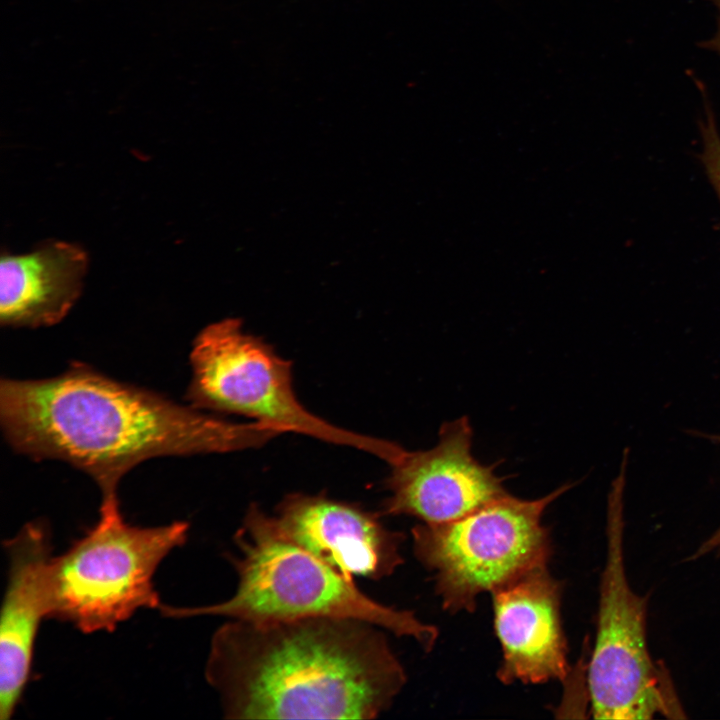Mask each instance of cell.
Wrapping results in <instances>:
<instances>
[{
  "instance_id": "8",
  "label": "cell",
  "mask_w": 720,
  "mask_h": 720,
  "mask_svg": "<svg viewBox=\"0 0 720 720\" xmlns=\"http://www.w3.org/2000/svg\"><path fill=\"white\" fill-rule=\"evenodd\" d=\"M473 430L466 416L441 425L437 444L407 451L390 464L383 515H409L425 524L457 520L508 492L496 465L472 453Z\"/></svg>"
},
{
  "instance_id": "12",
  "label": "cell",
  "mask_w": 720,
  "mask_h": 720,
  "mask_svg": "<svg viewBox=\"0 0 720 720\" xmlns=\"http://www.w3.org/2000/svg\"><path fill=\"white\" fill-rule=\"evenodd\" d=\"M87 264L85 251L64 241H48L25 254L2 255L1 324L38 328L60 322L81 294Z\"/></svg>"
},
{
  "instance_id": "6",
  "label": "cell",
  "mask_w": 720,
  "mask_h": 720,
  "mask_svg": "<svg viewBox=\"0 0 720 720\" xmlns=\"http://www.w3.org/2000/svg\"><path fill=\"white\" fill-rule=\"evenodd\" d=\"M189 405L254 419L284 433H300L356 448L389 465L403 448L397 443L343 429L311 413L297 398L292 363L262 338L246 333L239 319L203 328L190 352Z\"/></svg>"
},
{
  "instance_id": "1",
  "label": "cell",
  "mask_w": 720,
  "mask_h": 720,
  "mask_svg": "<svg viewBox=\"0 0 720 720\" xmlns=\"http://www.w3.org/2000/svg\"><path fill=\"white\" fill-rule=\"evenodd\" d=\"M0 424L15 452L70 464L102 497L117 495L122 477L145 460L257 448L283 434L208 415L82 363L45 379L2 378Z\"/></svg>"
},
{
  "instance_id": "5",
  "label": "cell",
  "mask_w": 720,
  "mask_h": 720,
  "mask_svg": "<svg viewBox=\"0 0 720 720\" xmlns=\"http://www.w3.org/2000/svg\"><path fill=\"white\" fill-rule=\"evenodd\" d=\"M626 466L608 494L606 558L600 577L596 637L587 669L595 719L686 718L672 678L651 656L648 598L630 586L624 550Z\"/></svg>"
},
{
  "instance_id": "14",
  "label": "cell",
  "mask_w": 720,
  "mask_h": 720,
  "mask_svg": "<svg viewBox=\"0 0 720 720\" xmlns=\"http://www.w3.org/2000/svg\"><path fill=\"white\" fill-rule=\"evenodd\" d=\"M720 441V436L715 438ZM720 549V526L704 540L690 556V560H696Z\"/></svg>"
},
{
  "instance_id": "13",
  "label": "cell",
  "mask_w": 720,
  "mask_h": 720,
  "mask_svg": "<svg viewBox=\"0 0 720 720\" xmlns=\"http://www.w3.org/2000/svg\"><path fill=\"white\" fill-rule=\"evenodd\" d=\"M702 137L701 161L720 200V134L713 111L706 102L705 119L700 126Z\"/></svg>"
},
{
  "instance_id": "4",
  "label": "cell",
  "mask_w": 720,
  "mask_h": 720,
  "mask_svg": "<svg viewBox=\"0 0 720 720\" xmlns=\"http://www.w3.org/2000/svg\"><path fill=\"white\" fill-rule=\"evenodd\" d=\"M186 521L156 527L129 524L117 495L102 497L98 521L48 571L50 617L83 633L113 631L138 610L162 605L153 578L185 544Z\"/></svg>"
},
{
  "instance_id": "7",
  "label": "cell",
  "mask_w": 720,
  "mask_h": 720,
  "mask_svg": "<svg viewBox=\"0 0 720 720\" xmlns=\"http://www.w3.org/2000/svg\"><path fill=\"white\" fill-rule=\"evenodd\" d=\"M571 486L532 500L506 494L457 520L416 525L413 551L433 573L443 609L473 612L481 593L547 566L552 546L542 518Z\"/></svg>"
},
{
  "instance_id": "9",
  "label": "cell",
  "mask_w": 720,
  "mask_h": 720,
  "mask_svg": "<svg viewBox=\"0 0 720 720\" xmlns=\"http://www.w3.org/2000/svg\"><path fill=\"white\" fill-rule=\"evenodd\" d=\"M380 512L324 495L294 493L266 513L270 528L298 545L346 579L378 580L403 563L404 534L386 528Z\"/></svg>"
},
{
  "instance_id": "2",
  "label": "cell",
  "mask_w": 720,
  "mask_h": 720,
  "mask_svg": "<svg viewBox=\"0 0 720 720\" xmlns=\"http://www.w3.org/2000/svg\"><path fill=\"white\" fill-rule=\"evenodd\" d=\"M382 628L335 617L232 619L205 676L228 719H374L406 683Z\"/></svg>"
},
{
  "instance_id": "3",
  "label": "cell",
  "mask_w": 720,
  "mask_h": 720,
  "mask_svg": "<svg viewBox=\"0 0 720 720\" xmlns=\"http://www.w3.org/2000/svg\"><path fill=\"white\" fill-rule=\"evenodd\" d=\"M234 540L240 551V556H229L238 576L234 595L201 607L162 604V615H217L243 620L348 618L412 637L425 651L433 648L439 635L434 625L423 623L413 611L373 600L354 581L274 533L257 504L249 506Z\"/></svg>"
},
{
  "instance_id": "10",
  "label": "cell",
  "mask_w": 720,
  "mask_h": 720,
  "mask_svg": "<svg viewBox=\"0 0 720 720\" xmlns=\"http://www.w3.org/2000/svg\"><path fill=\"white\" fill-rule=\"evenodd\" d=\"M495 633L502 649L497 670L504 684L564 680L570 672L561 620V584L547 566L493 591Z\"/></svg>"
},
{
  "instance_id": "15",
  "label": "cell",
  "mask_w": 720,
  "mask_h": 720,
  "mask_svg": "<svg viewBox=\"0 0 720 720\" xmlns=\"http://www.w3.org/2000/svg\"><path fill=\"white\" fill-rule=\"evenodd\" d=\"M718 9V28L712 39L703 43V46L717 52L720 55V0H714Z\"/></svg>"
},
{
  "instance_id": "11",
  "label": "cell",
  "mask_w": 720,
  "mask_h": 720,
  "mask_svg": "<svg viewBox=\"0 0 720 720\" xmlns=\"http://www.w3.org/2000/svg\"><path fill=\"white\" fill-rule=\"evenodd\" d=\"M8 558L0 622V718L10 719L30 680L36 636L50 617L48 571L52 560L47 524L27 523L4 543Z\"/></svg>"
}]
</instances>
